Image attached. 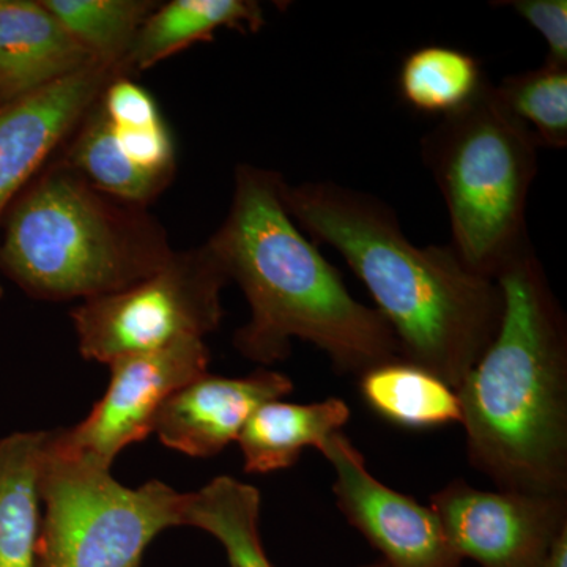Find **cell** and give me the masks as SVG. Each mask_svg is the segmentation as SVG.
<instances>
[{"label": "cell", "instance_id": "cell-22", "mask_svg": "<svg viewBox=\"0 0 567 567\" xmlns=\"http://www.w3.org/2000/svg\"><path fill=\"white\" fill-rule=\"evenodd\" d=\"M506 110L533 133L539 147L566 148L567 66L544 62L495 85Z\"/></svg>", "mask_w": 567, "mask_h": 567}, {"label": "cell", "instance_id": "cell-1", "mask_svg": "<svg viewBox=\"0 0 567 567\" xmlns=\"http://www.w3.org/2000/svg\"><path fill=\"white\" fill-rule=\"evenodd\" d=\"M297 226L344 257L398 339L401 358L457 390L494 341L498 282L470 270L450 245L417 246L390 205L333 182H284Z\"/></svg>", "mask_w": 567, "mask_h": 567}, {"label": "cell", "instance_id": "cell-27", "mask_svg": "<svg viewBox=\"0 0 567 567\" xmlns=\"http://www.w3.org/2000/svg\"><path fill=\"white\" fill-rule=\"evenodd\" d=\"M3 297V287H2V282H0V298Z\"/></svg>", "mask_w": 567, "mask_h": 567}, {"label": "cell", "instance_id": "cell-11", "mask_svg": "<svg viewBox=\"0 0 567 567\" xmlns=\"http://www.w3.org/2000/svg\"><path fill=\"white\" fill-rule=\"evenodd\" d=\"M130 74L125 65L93 62L65 80L0 103V221L106 85Z\"/></svg>", "mask_w": 567, "mask_h": 567}, {"label": "cell", "instance_id": "cell-26", "mask_svg": "<svg viewBox=\"0 0 567 567\" xmlns=\"http://www.w3.org/2000/svg\"><path fill=\"white\" fill-rule=\"evenodd\" d=\"M361 567H386L383 565V563H377V565H368V566H361Z\"/></svg>", "mask_w": 567, "mask_h": 567}, {"label": "cell", "instance_id": "cell-8", "mask_svg": "<svg viewBox=\"0 0 567 567\" xmlns=\"http://www.w3.org/2000/svg\"><path fill=\"white\" fill-rule=\"evenodd\" d=\"M208 364L210 350L204 339L196 338L112 361L106 393L81 423L50 432L48 450L93 468L111 470L126 446L152 434L164 402L207 374Z\"/></svg>", "mask_w": 567, "mask_h": 567}, {"label": "cell", "instance_id": "cell-2", "mask_svg": "<svg viewBox=\"0 0 567 567\" xmlns=\"http://www.w3.org/2000/svg\"><path fill=\"white\" fill-rule=\"evenodd\" d=\"M284 182L276 171L237 166L229 213L207 240L251 308L235 349L254 363L274 364L289 357L297 338L323 350L336 371L357 375L399 360L386 320L354 300L287 213Z\"/></svg>", "mask_w": 567, "mask_h": 567}, {"label": "cell", "instance_id": "cell-6", "mask_svg": "<svg viewBox=\"0 0 567 567\" xmlns=\"http://www.w3.org/2000/svg\"><path fill=\"white\" fill-rule=\"evenodd\" d=\"M40 494L35 567H142L159 533L183 527L185 494L156 480L123 486L110 470L55 456L48 442Z\"/></svg>", "mask_w": 567, "mask_h": 567}, {"label": "cell", "instance_id": "cell-3", "mask_svg": "<svg viewBox=\"0 0 567 567\" xmlns=\"http://www.w3.org/2000/svg\"><path fill=\"white\" fill-rule=\"evenodd\" d=\"M496 282L502 322L456 390L470 462L499 491L566 496L565 312L533 246Z\"/></svg>", "mask_w": 567, "mask_h": 567}, {"label": "cell", "instance_id": "cell-4", "mask_svg": "<svg viewBox=\"0 0 567 567\" xmlns=\"http://www.w3.org/2000/svg\"><path fill=\"white\" fill-rule=\"evenodd\" d=\"M174 252L147 208L100 192L62 159L44 166L0 221V276L37 300L118 292Z\"/></svg>", "mask_w": 567, "mask_h": 567}, {"label": "cell", "instance_id": "cell-19", "mask_svg": "<svg viewBox=\"0 0 567 567\" xmlns=\"http://www.w3.org/2000/svg\"><path fill=\"white\" fill-rule=\"evenodd\" d=\"M62 162L100 192L140 207L147 208L169 186L144 173L123 155L99 100L74 130Z\"/></svg>", "mask_w": 567, "mask_h": 567}, {"label": "cell", "instance_id": "cell-23", "mask_svg": "<svg viewBox=\"0 0 567 567\" xmlns=\"http://www.w3.org/2000/svg\"><path fill=\"white\" fill-rule=\"evenodd\" d=\"M99 104L107 121L117 126L142 128L164 121L155 96L130 76L110 82L100 95Z\"/></svg>", "mask_w": 567, "mask_h": 567}, {"label": "cell", "instance_id": "cell-18", "mask_svg": "<svg viewBox=\"0 0 567 567\" xmlns=\"http://www.w3.org/2000/svg\"><path fill=\"white\" fill-rule=\"evenodd\" d=\"M360 377L364 401L391 423L410 429L462 423L456 390L420 365L399 358Z\"/></svg>", "mask_w": 567, "mask_h": 567}, {"label": "cell", "instance_id": "cell-5", "mask_svg": "<svg viewBox=\"0 0 567 567\" xmlns=\"http://www.w3.org/2000/svg\"><path fill=\"white\" fill-rule=\"evenodd\" d=\"M537 142L506 110L494 82L421 141L425 167L445 200L454 251L477 275L495 279L532 248L528 194Z\"/></svg>", "mask_w": 567, "mask_h": 567}, {"label": "cell", "instance_id": "cell-7", "mask_svg": "<svg viewBox=\"0 0 567 567\" xmlns=\"http://www.w3.org/2000/svg\"><path fill=\"white\" fill-rule=\"evenodd\" d=\"M229 282L207 241L175 251L147 278L73 309L80 353L110 365L178 339H204L221 324V295Z\"/></svg>", "mask_w": 567, "mask_h": 567}, {"label": "cell", "instance_id": "cell-9", "mask_svg": "<svg viewBox=\"0 0 567 567\" xmlns=\"http://www.w3.org/2000/svg\"><path fill=\"white\" fill-rule=\"evenodd\" d=\"M431 507L458 557L481 567H540L567 528L566 496L477 491L462 480Z\"/></svg>", "mask_w": 567, "mask_h": 567}, {"label": "cell", "instance_id": "cell-16", "mask_svg": "<svg viewBox=\"0 0 567 567\" xmlns=\"http://www.w3.org/2000/svg\"><path fill=\"white\" fill-rule=\"evenodd\" d=\"M260 3L252 0H173L159 3L142 25L126 63L132 73L145 71L200 41H212L219 29L257 33L264 28Z\"/></svg>", "mask_w": 567, "mask_h": 567}, {"label": "cell", "instance_id": "cell-20", "mask_svg": "<svg viewBox=\"0 0 567 567\" xmlns=\"http://www.w3.org/2000/svg\"><path fill=\"white\" fill-rule=\"evenodd\" d=\"M487 80L480 62L456 48L429 44L410 52L399 70V93L424 114H454Z\"/></svg>", "mask_w": 567, "mask_h": 567}, {"label": "cell", "instance_id": "cell-13", "mask_svg": "<svg viewBox=\"0 0 567 567\" xmlns=\"http://www.w3.org/2000/svg\"><path fill=\"white\" fill-rule=\"evenodd\" d=\"M93 62L43 0H0V103L65 80Z\"/></svg>", "mask_w": 567, "mask_h": 567}, {"label": "cell", "instance_id": "cell-17", "mask_svg": "<svg viewBox=\"0 0 567 567\" xmlns=\"http://www.w3.org/2000/svg\"><path fill=\"white\" fill-rule=\"evenodd\" d=\"M260 492L230 476H218L185 494L183 527L215 537L230 567H275L265 554L259 529Z\"/></svg>", "mask_w": 567, "mask_h": 567}, {"label": "cell", "instance_id": "cell-12", "mask_svg": "<svg viewBox=\"0 0 567 567\" xmlns=\"http://www.w3.org/2000/svg\"><path fill=\"white\" fill-rule=\"evenodd\" d=\"M293 391L281 372L259 369L246 377L207 374L175 391L156 416L153 432L164 446L192 457H212L237 442L260 405Z\"/></svg>", "mask_w": 567, "mask_h": 567}, {"label": "cell", "instance_id": "cell-10", "mask_svg": "<svg viewBox=\"0 0 567 567\" xmlns=\"http://www.w3.org/2000/svg\"><path fill=\"white\" fill-rule=\"evenodd\" d=\"M320 453L336 480V505L352 527L382 554L386 567H462L432 507L380 483L363 454L342 432L328 436Z\"/></svg>", "mask_w": 567, "mask_h": 567}, {"label": "cell", "instance_id": "cell-25", "mask_svg": "<svg viewBox=\"0 0 567 567\" xmlns=\"http://www.w3.org/2000/svg\"><path fill=\"white\" fill-rule=\"evenodd\" d=\"M540 567H567V528L559 533Z\"/></svg>", "mask_w": 567, "mask_h": 567}, {"label": "cell", "instance_id": "cell-14", "mask_svg": "<svg viewBox=\"0 0 567 567\" xmlns=\"http://www.w3.org/2000/svg\"><path fill=\"white\" fill-rule=\"evenodd\" d=\"M350 420L342 399L330 398L300 405L270 401L249 417L238 436L248 473L278 472L297 464L306 447L320 450L328 436L341 432Z\"/></svg>", "mask_w": 567, "mask_h": 567}, {"label": "cell", "instance_id": "cell-24", "mask_svg": "<svg viewBox=\"0 0 567 567\" xmlns=\"http://www.w3.org/2000/svg\"><path fill=\"white\" fill-rule=\"evenodd\" d=\"M546 40V62L567 66V2L566 0H513L507 2Z\"/></svg>", "mask_w": 567, "mask_h": 567}, {"label": "cell", "instance_id": "cell-21", "mask_svg": "<svg viewBox=\"0 0 567 567\" xmlns=\"http://www.w3.org/2000/svg\"><path fill=\"white\" fill-rule=\"evenodd\" d=\"M43 3L93 61L125 65L128 70L126 58L134 40L159 6L153 0H43Z\"/></svg>", "mask_w": 567, "mask_h": 567}, {"label": "cell", "instance_id": "cell-15", "mask_svg": "<svg viewBox=\"0 0 567 567\" xmlns=\"http://www.w3.org/2000/svg\"><path fill=\"white\" fill-rule=\"evenodd\" d=\"M50 432L0 439V567H35L40 480Z\"/></svg>", "mask_w": 567, "mask_h": 567}]
</instances>
